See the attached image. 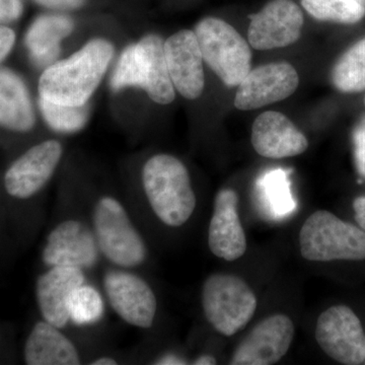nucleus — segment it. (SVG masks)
<instances>
[{"label":"nucleus","instance_id":"9","mask_svg":"<svg viewBox=\"0 0 365 365\" xmlns=\"http://www.w3.org/2000/svg\"><path fill=\"white\" fill-rule=\"evenodd\" d=\"M299 85V73L287 62L266 64L251 69L235 93V106L252 111L290 97Z\"/></svg>","mask_w":365,"mask_h":365},{"label":"nucleus","instance_id":"17","mask_svg":"<svg viewBox=\"0 0 365 365\" xmlns=\"http://www.w3.org/2000/svg\"><path fill=\"white\" fill-rule=\"evenodd\" d=\"M252 144L257 153L264 158L297 157L307 150V137L285 115L279 112H264L252 127Z\"/></svg>","mask_w":365,"mask_h":365},{"label":"nucleus","instance_id":"22","mask_svg":"<svg viewBox=\"0 0 365 365\" xmlns=\"http://www.w3.org/2000/svg\"><path fill=\"white\" fill-rule=\"evenodd\" d=\"M261 202L267 209L269 215L283 217L294 212L297 204L290 190L288 175L283 170H273L266 173L257 182Z\"/></svg>","mask_w":365,"mask_h":365},{"label":"nucleus","instance_id":"33","mask_svg":"<svg viewBox=\"0 0 365 365\" xmlns=\"http://www.w3.org/2000/svg\"><path fill=\"white\" fill-rule=\"evenodd\" d=\"M186 362H184V360L179 359L176 355L174 354H168L165 356L162 357V359H158V362H155V364H163V365H172V364H185Z\"/></svg>","mask_w":365,"mask_h":365},{"label":"nucleus","instance_id":"27","mask_svg":"<svg viewBox=\"0 0 365 365\" xmlns=\"http://www.w3.org/2000/svg\"><path fill=\"white\" fill-rule=\"evenodd\" d=\"M145 78L143 57L137 44L129 46L122 53L116 69L113 73L111 86L114 91H120L128 86L144 88Z\"/></svg>","mask_w":365,"mask_h":365},{"label":"nucleus","instance_id":"30","mask_svg":"<svg viewBox=\"0 0 365 365\" xmlns=\"http://www.w3.org/2000/svg\"><path fill=\"white\" fill-rule=\"evenodd\" d=\"M16 35L11 29L0 26V62L6 59L13 49Z\"/></svg>","mask_w":365,"mask_h":365},{"label":"nucleus","instance_id":"20","mask_svg":"<svg viewBox=\"0 0 365 365\" xmlns=\"http://www.w3.org/2000/svg\"><path fill=\"white\" fill-rule=\"evenodd\" d=\"M35 122V112L23 79L9 69L0 68V126L26 132Z\"/></svg>","mask_w":365,"mask_h":365},{"label":"nucleus","instance_id":"6","mask_svg":"<svg viewBox=\"0 0 365 365\" xmlns=\"http://www.w3.org/2000/svg\"><path fill=\"white\" fill-rule=\"evenodd\" d=\"M256 295L246 281L232 274H212L202 288L204 314L222 335H235L253 318Z\"/></svg>","mask_w":365,"mask_h":365},{"label":"nucleus","instance_id":"29","mask_svg":"<svg viewBox=\"0 0 365 365\" xmlns=\"http://www.w3.org/2000/svg\"><path fill=\"white\" fill-rule=\"evenodd\" d=\"M355 160L360 174L365 176V119L354 132Z\"/></svg>","mask_w":365,"mask_h":365},{"label":"nucleus","instance_id":"1","mask_svg":"<svg viewBox=\"0 0 365 365\" xmlns=\"http://www.w3.org/2000/svg\"><path fill=\"white\" fill-rule=\"evenodd\" d=\"M114 55V47L95 39L69 58L48 67L39 81L40 98L64 106H83L97 90Z\"/></svg>","mask_w":365,"mask_h":365},{"label":"nucleus","instance_id":"15","mask_svg":"<svg viewBox=\"0 0 365 365\" xmlns=\"http://www.w3.org/2000/svg\"><path fill=\"white\" fill-rule=\"evenodd\" d=\"M85 282L83 270L68 266H53L41 274L36 283V299L43 319L57 328H64L71 321V295Z\"/></svg>","mask_w":365,"mask_h":365},{"label":"nucleus","instance_id":"26","mask_svg":"<svg viewBox=\"0 0 365 365\" xmlns=\"http://www.w3.org/2000/svg\"><path fill=\"white\" fill-rule=\"evenodd\" d=\"M68 311L71 321L76 325H91L102 319L104 300L96 288L83 284L72 292Z\"/></svg>","mask_w":365,"mask_h":365},{"label":"nucleus","instance_id":"14","mask_svg":"<svg viewBox=\"0 0 365 365\" xmlns=\"http://www.w3.org/2000/svg\"><path fill=\"white\" fill-rule=\"evenodd\" d=\"M163 48L175 88L188 100L200 97L205 78L202 53L195 33L180 31L165 41Z\"/></svg>","mask_w":365,"mask_h":365},{"label":"nucleus","instance_id":"10","mask_svg":"<svg viewBox=\"0 0 365 365\" xmlns=\"http://www.w3.org/2000/svg\"><path fill=\"white\" fill-rule=\"evenodd\" d=\"M304 14L292 0H272L251 16L250 45L256 50L287 47L299 39Z\"/></svg>","mask_w":365,"mask_h":365},{"label":"nucleus","instance_id":"16","mask_svg":"<svg viewBox=\"0 0 365 365\" xmlns=\"http://www.w3.org/2000/svg\"><path fill=\"white\" fill-rule=\"evenodd\" d=\"M237 193L223 189L215 197L208 230L209 249L218 258L235 261L246 253L247 239L237 212Z\"/></svg>","mask_w":365,"mask_h":365},{"label":"nucleus","instance_id":"2","mask_svg":"<svg viewBox=\"0 0 365 365\" xmlns=\"http://www.w3.org/2000/svg\"><path fill=\"white\" fill-rule=\"evenodd\" d=\"M146 198L155 215L165 225L181 227L193 215L196 196L188 170L173 155H153L143 169Z\"/></svg>","mask_w":365,"mask_h":365},{"label":"nucleus","instance_id":"7","mask_svg":"<svg viewBox=\"0 0 365 365\" xmlns=\"http://www.w3.org/2000/svg\"><path fill=\"white\" fill-rule=\"evenodd\" d=\"M317 342L331 359L346 365L365 361V335L361 322L351 309L334 306L319 317Z\"/></svg>","mask_w":365,"mask_h":365},{"label":"nucleus","instance_id":"31","mask_svg":"<svg viewBox=\"0 0 365 365\" xmlns=\"http://www.w3.org/2000/svg\"><path fill=\"white\" fill-rule=\"evenodd\" d=\"M40 6L54 9H76L86 4V0H34Z\"/></svg>","mask_w":365,"mask_h":365},{"label":"nucleus","instance_id":"18","mask_svg":"<svg viewBox=\"0 0 365 365\" xmlns=\"http://www.w3.org/2000/svg\"><path fill=\"white\" fill-rule=\"evenodd\" d=\"M29 365H78L81 357L76 346L59 328L40 321L34 326L24 349Z\"/></svg>","mask_w":365,"mask_h":365},{"label":"nucleus","instance_id":"28","mask_svg":"<svg viewBox=\"0 0 365 365\" xmlns=\"http://www.w3.org/2000/svg\"><path fill=\"white\" fill-rule=\"evenodd\" d=\"M23 14L21 0H0V26L13 23Z\"/></svg>","mask_w":365,"mask_h":365},{"label":"nucleus","instance_id":"35","mask_svg":"<svg viewBox=\"0 0 365 365\" xmlns=\"http://www.w3.org/2000/svg\"><path fill=\"white\" fill-rule=\"evenodd\" d=\"M91 365H116L117 361L114 359H111V357H100V359H97L93 360L91 364Z\"/></svg>","mask_w":365,"mask_h":365},{"label":"nucleus","instance_id":"36","mask_svg":"<svg viewBox=\"0 0 365 365\" xmlns=\"http://www.w3.org/2000/svg\"><path fill=\"white\" fill-rule=\"evenodd\" d=\"M359 2H361V4H362V2H364V1H365V0H359Z\"/></svg>","mask_w":365,"mask_h":365},{"label":"nucleus","instance_id":"11","mask_svg":"<svg viewBox=\"0 0 365 365\" xmlns=\"http://www.w3.org/2000/svg\"><path fill=\"white\" fill-rule=\"evenodd\" d=\"M100 253L93 230L81 220H67L48 235L42 260L49 267L68 266L85 270L97 264Z\"/></svg>","mask_w":365,"mask_h":365},{"label":"nucleus","instance_id":"34","mask_svg":"<svg viewBox=\"0 0 365 365\" xmlns=\"http://www.w3.org/2000/svg\"><path fill=\"white\" fill-rule=\"evenodd\" d=\"M195 365H213L216 364V359L210 355H202V356L198 357L193 362Z\"/></svg>","mask_w":365,"mask_h":365},{"label":"nucleus","instance_id":"3","mask_svg":"<svg viewBox=\"0 0 365 365\" xmlns=\"http://www.w3.org/2000/svg\"><path fill=\"white\" fill-rule=\"evenodd\" d=\"M300 253L314 262L365 260V232L333 213L319 210L299 232Z\"/></svg>","mask_w":365,"mask_h":365},{"label":"nucleus","instance_id":"32","mask_svg":"<svg viewBox=\"0 0 365 365\" xmlns=\"http://www.w3.org/2000/svg\"><path fill=\"white\" fill-rule=\"evenodd\" d=\"M353 208H354L356 222L359 223V227L365 232V196L355 199L353 202Z\"/></svg>","mask_w":365,"mask_h":365},{"label":"nucleus","instance_id":"24","mask_svg":"<svg viewBox=\"0 0 365 365\" xmlns=\"http://www.w3.org/2000/svg\"><path fill=\"white\" fill-rule=\"evenodd\" d=\"M302 6L319 21L355 24L365 14V7L359 0H302Z\"/></svg>","mask_w":365,"mask_h":365},{"label":"nucleus","instance_id":"8","mask_svg":"<svg viewBox=\"0 0 365 365\" xmlns=\"http://www.w3.org/2000/svg\"><path fill=\"white\" fill-rule=\"evenodd\" d=\"M104 289L112 309L129 325L153 326L158 302L150 284L136 274L110 270L104 276Z\"/></svg>","mask_w":365,"mask_h":365},{"label":"nucleus","instance_id":"19","mask_svg":"<svg viewBox=\"0 0 365 365\" xmlns=\"http://www.w3.org/2000/svg\"><path fill=\"white\" fill-rule=\"evenodd\" d=\"M74 24L60 14H45L36 19L26 36L29 55L36 66L49 67L60 54V43L71 35Z\"/></svg>","mask_w":365,"mask_h":365},{"label":"nucleus","instance_id":"25","mask_svg":"<svg viewBox=\"0 0 365 365\" xmlns=\"http://www.w3.org/2000/svg\"><path fill=\"white\" fill-rule=\"evenodd\" d=\"M39 106L45 121L53 130L62 133H72L83 129L88 122V109L86 104L58 105L40 98Z\"/></svg>","mask_w":365,"mask_h":365},{"label":"nucleus","instance_id":"21","mask_svg":"<svg viewBox=\"0 0 365 365\" xmlns=\"http://www.w3.org/2000/svg\"><path fill=\"white\" fill-rule=\"evenodd\" d=\"M163 45L165 42L157 35L145 36L137 43L143 57L144 90L153 102L169 105L175 100V86L170 79Z\"/></svg>","mask_w":365,"mask_h":365},{"label":"nucleus","instance_id":"5","mask_svg":"<svg viewBox=\"0 0 365 365\" xmlns=\"http://www.w3.org/2000/svg\"><path fill=\"white\" fill-rule=\"evenodd\" d=\"M203 60L225 86H239L251 71L252 52L247 41L227 21L206 18L195 26Z\"/></svg>","mask_w":365,"mask_h":365},{"label":"nucleus","instance_id":"12","mask_svg":"<svg viewBox=\"0 0 365 365\" xmlns=\"http://www.w3.org/2000/svg\"><path fill=\"white\" fill-rule=\"evenodd\" d=\"M294 325L289 317L274 314L254 327L235 349L232 365H271L279 361L294 341Z\"/></svg>","mask_w":365,"mask_h":365},{"label":"nucleus","instance_id":"13","mask_svg":"<svg viewBox=\"0 0 365 365\" xmlns=\"http://www.w3.org/2000/svg\"><path fill=\"white\" fill-rule=\"evenodd\" d=\"M62 145L47 140L33 146L9 167L4 187L9 195L28 199L36 195L51 179L62 157Z\"/></svg>","mask_w":365,"mask_h":365},{"label":"nucleus","instance_id":"23","mask_svg":"<svg viewBox=\"0 0 365 365\" xmlns=\"http://www.w3.org/2000/svg\"><path fill=\"white\" fill-rule=\"evenodd\" d=\"M332 81L343 93L365 90V39L352 46L338 60L333 68Z\"/></svg>","mask_w":365,"mask_h":365},{"label":"nucleus","instance_id":"4","mask_svg":"<svg viewBox=\"0 0 365 365\" xmlns=\"http://www.w3.org/2000/svg\"><path fill=\"white\" fill-rule=\"evenodd\" d=\"M93 227L101 253L111 263L129 269L146 260L145 242L126 209L114 197L98 199L93 207Z\"/></svg>","mask_w":365,"mask_h":365},{"label":"nucleus","instance_id":"37","mask_svg":"<svg viewBox=\"0 0 365 365\" xmlns=\"http://www.w3.org/2000/svg\"><path fill=\"white\" fill-rule=\"evenodd\" d=\"M364 105H365V97H364Z\"/></svg>","mask_w":365,"mask_h":365}]
</instances>
